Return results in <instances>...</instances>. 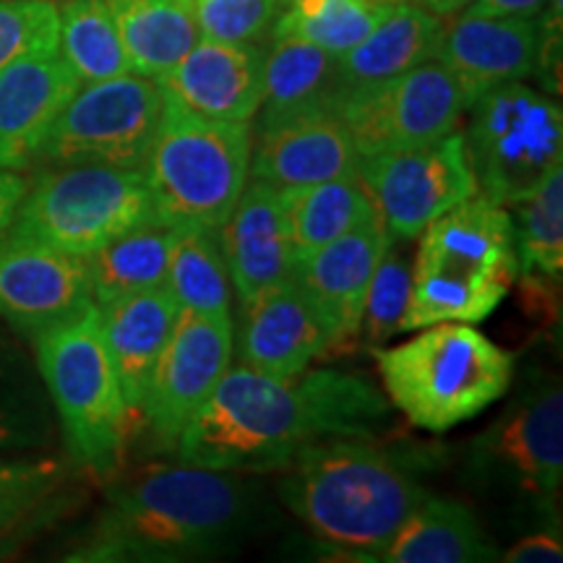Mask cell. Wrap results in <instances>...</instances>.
Wrapping results in <instances>:
<instances>
[{"label": "cell", "mask_w": 563, "mask_h": 563, "mask_svg": "<svg viewBox=\"0 0 563 563\" xmlns=\"http://www.w3.org/2000/svg\"><path fill=\"white\" fill-rule=\"evenodd\" d=\"M287 0H194L201 37L222 42H258L272 34Z\"/></svg>", "instance_id": "obj_35"}, {"label": "cell", "mask_w": 563, "mask_h": 563, "mask_svg": "<svg viewBox=\"0 0 563 563\" xmlns=\"http://www.w3.org/2000/svg\"><path fill=\"white\" fill-rule=\"evenodd\" d=\"M470 470L532 498H553L563 481V389L555 378L527 384L470 443Z\"/></svg>", "instance_id": "obj_13"}, {"label": "cell", "mask_w": 563, "mask_h": 563, "mask_svg": "<svg viewBox=\"0 0 563 563\" xmlns=\"http://www.w3.org/2000/svg\"><path fill=\"white\" fill-rule=\"evenodd\" d=\"M0 167H3V165H0Z\"/></svg>", "instance_id": "obj_44"}, {"label": "cell", "mask_w": 563, "mask_h": 563, "mask_svg": "<svg viewBox=\"0 0 563 563\" xmlns=\"http://www.w3.org/2000/svg\"><path fill=\"white\" fill-rule=\"evenodd\" d=\"M386 394L336 368L277 378L230 365L207 405L180 433V462L211 470H285L295 456L332 439H376L389 422Z\"/></svg>", "instance_id": "obj_1"}, {"label": "cell", "mask_w": 563, "mask_h": 563, "mask_svg": "<svg viewBox=\"0 0 563 563\" xmlns=\"http://www.w3.org/2000/svg\"><path fill=\"white\" fill-rule=\"evenodd\" d=\"M415 332L394 347H371L389 405L415 428L446 433L511 389L514 355L473 323L443 321Z\"/></svg>", "instance_id": "obj_5"}, {"label": "cell", "mask_w": 563, "mask_h": 563, "mask_svg": "<svg viewBox=\"0 0 563 563\" xmlns=\"http://www.w3.org/2000/svg\"><path fill=\"white\" fill-rule=\"evenodd\" d=\"M464 131L477 194L509 209L563 167L561 104L525 81L498 84L470 102Z\"/></svg>", "instance_id": "obj_9"}, {"label": "cell", "mask_w": 563, "mask_h": 563, "mask_svg": "<svg viewBox=\"0 0 563 563\" xmlns=\"http://www.w3.org/2000/svg\"><path fill=\"white\" fill-rule=\"evenodd\" d=\"M251 150V121H214L165 97L141 167L154 217L175 230H220L249 183Z\"/></svg>", "instance_id": "obj_7"}, {"label": "cell", "mask_w": 563, "mask_h": 563, "mask_svg": "<svg viewBox=\"0 0 563 563\" xmlns=\"http://www.w3.org/2000/svg\"><path fill=\"white\" fill-rule=\"evenodd\" d=\"M232 292L249 302L258 292L295 279V251L282 194L272 183L249 178L235 209L217 230Z\"/></svg>", "instance_id": "obj_19"}, {"label": "cell", "mask_w": 563, "mask_h": 563, "mask_svg": "<svg viewBox=\"0 0 563 563\" xmlns=\"http://www.w3.org/2000/svg\"><path fill=\"white\" fill-rule=\"evenodd\" d=\"M232 352H235L232 316L217 319V316L178 311L139 412L154 443H159L162 449L178 446L180 433L207 405L224 371L232 365Z\"/></svg>", "instance_id": "obj_14"}, {"label": "cell", "mask_w": 563, "mask_h": 563, "mask_svg": "<svg viewBox=\"0 0 563 563\" xmlns=\"http://www.w3.org/2000/svg\"><path fill=\"white\" fill-rule=\"evenodd\" d=\"M51 3H60V0H51Z\"/></svg>", "instance_id": "obj_43"}, {"label": "cell", "mask_w": 563, "mask_h": 563, "mask_svg": "<svg viewBox=\"0 0 563 563\" xmlns=\"http://www.w3.org/2000/svg\"><path fill=\"white\" fill-rule=\"evenodd\" d=\"M97 308H100L102 336L121 378L125 402L136 415L150 391L152 373L157 368L180 306L167 287H154L146 292L97 302Z\"/></svg>", "instance_id": "obj_23"}, {"label": "cell", "mask_w": 563, "mask_h": 563, "mask_svg": "<svg viewBox=\"0 0 563 563\" xmlns=\"http://www.w3.org/2000/svg\"><path fill=\"white\" fill-rule=\"evenodd\" d=\"M443 26L446 24L441 16L415 0L394 9L368 37L336 58L342 95L347 89L391 79L422 63L435 60Z\"/></svg>", "instance_id": "obj_25"}, {"label": "cell", "mask_w": 563, "mask_h": 563, "mask_svg": "<svg viewBox=\"0 0 563 563\" xmlns=\"http://www.w3.org/2000/svg\"><path fill=\"white\" fill-rule=\"evenodd\" d=\"M282 498L321 540L378 561L428 490L412 464L373 439L316 443L287 464Z\"/></svg>", "instance_id": "obj_3"}, {"label": "cell", "mask_w": 563, "mask_h": 563, "mask_svg": "<svg viewBox=\"0 0 563 563\" xmlns=\"http://www.w3.org/2000/svg\"><path fill=\"white\" fill-rule=\"evenodd\" d=\"M144 170L110 165H55L26 186L5 230L87 258L136 224L152 220Z\"/></svg>", "instance_id": "obj_8"}, {"label": "cell", "mask_w": 563, "mask_h": 563, "mask_svg": "<svg viewBox=\"0 0 563 563\" xmlns=\"http://www.w3.org/2000/svg\"><path fill=\"white\" fill-rule=\"evenodd\" d=\"M389 241L382 217L373 214L295 266V282L319 313L332 347L361 334L365 295Z\"/></svg>", "instance_id": "obj_17"}, {"label": "cell", "mask_w": 563, "mask_h": 563, "mask_svg": "<svg viewBox=\"0 0 563 563\" xmlns=\"http://www.w3.org/2000/svg\"><path fill=\"white\" fill-rule=\"evenodd\" d=\"M361 154L350 131L334 110L292 118L253 136L249 178L277 188L313 186V183L357 175Z\"/></svg>", "instance_id": "obj_21"}, {"label": "cell", "mask_w": 563, "mask_h": 563, "mask_svg": "<svg viewBox=\"0 0 563 563\" xmlns=\"http://www.w3.org/2000/svg\"><path fill=\"white\" fill-rule=\"evenodd\" d=\"M470 3H473V0H422V5L441 19L460 16V13L467 9Z\"/></svg>", "instance_id": "obj_41"}, {"label": "cell", "mask_w": 563, "mask_h": 563, "mask_svg": "<svg viewBox=\"0 0 563 563\" xmlns=\"http://www.w3.org/2000/svg\"><path fill=\"white\" fill-rule=\"evenodd\" d=\"M402 332L431 323H481L519 277L511 209L475 194L420 232Z\"/></svg>", "instance_id": "obj_4"}, {"label": "cell", "mask_w": 563, "mask_h": 563, "mask_svg": "<svg viewBox=\"0 0 563 563\" xmlns=\"http://www.w3.org/2000/svg\"><path fill=\"white\" fill-rule=\"evenodd\" d=\"M165 97L159 84L139 74L81 84L34 146L32 162L110 165L141 170L157 133Z\"/></svg>", "instance_id": "obj_10"}, {"label": "cell", "mask_w": 563, "mask_h": 563, "mask_svg": "<svg viewBox=\"0 0 563 563\" xmlns=\"http://www.w3.org/2000/svg\"><path fill=\"white\" fill-rule=\"evenodd\" d=\"M407 0H287L272 40H300L340 58Z\"/></svg>", "instance_id": "obj_30"}, {"label": "cell", "mask_w": 563, "mask_h": 563, "mask_svg": "<svg viewBox=\"0 0 563 563\" xmlns=\"http://www.w3.org/2000/svg\"><path fill=\"white\" fill-rule=\"evenodd\" d=\"M506 563H561L563 543L559 532H532L501 555Z\"/></svg>", "instance_id": "obj_38"}, {"label": "cell", "mask_w": 563, "mask_h": 563, "mask_svg": "<svg viewBox=\"0 0 563 563\" xmlns=\"http://www.w3.org/2000/svg\"><path fill=\"white\" fill-rule=\"evenodd\" d=\"M34 347L70 456L100 481H112L125 462L136 415L104 344L97 302L34 334Z\"/></svg>", "instance_id": "obj_6"}, {"label": "cell", "mask_w": 563, "mask_h": 563, "mask_svg": "<svg viewBox=\"0 0 563 563\" xmlns=\"http://www.w3.org/2000/svg\"><path fill=\"white\" fill-rule=\"evenodd\" d=\"M561 40V0H551L538 16H470L460 13L443 26L435 60L460 79L473 102L498 84L525 81L551 60Z\"/></svg>", "instance_id": "obj_15"}, {"label": "cell", "mask_w": 563, "mask_h": 563, "mask_svg": "<svg viewBox=\"0 0 563 563\" xmlns=\"http://www.w3.org/2000/svg\"><path fill=\"white\" fill-rule=\"evenodd\" d=\"M58 53L81 84L133 74L115 19L104 0H60Z\"/></svg>", "instance_id": "obj_31"}, {"label": "cell", "mask_w": 563, "mask_h": 563, "mask_svg": "<svg viewBox=\"0 0 563 563\" xmlns=\"http://www.w3.org/2000/svg\"><path fill=\"white\" fill-rule=\"evenodd\" d=\"M514 251L525 279L561 282L563 272V167L530 196L511 203Z\"/></svg>", "instance_id": "obj_33"}, {"label": "cell", "mask_w": 563, "mask_h": 563, "mask_svg": "<svg viewBox=\"0 0 563 563\" xmlns=\"http://www.w3.org/2000/svg\"><path fill=\"white\" fill-rule=\"evenodd\" d=\"M9 443H13V431L9 426H5L3 420H0V449L9 446Z\"/></svg>", "instance_id": "obj_42"}, {"label": "cell", "mask_w": 563, "mask_h": 563, "mask_svg": "<svg viewBox=\"0 0 563 563\" xmlns=\"http://www.w3.org/2000/svg\"><path fill=\"white\" fill-rule=\"evenodd\" d=\"M58 47V3L0 0V68L21 55Z\"/></svg>", "instance_id": "obj_36"}, {"label": "cell", "mask_w": 563, "mask_h": 563, "mask_svg": "<svg viewBox=\"0 0 563 563\" xmlns=\"http://www.w3.org/2000/svg\"><path fill=\"white\" fill-rule=\"evenodd\" d=\"M115 19L131 70L162 76L201 40L194 0H104Z\"/></svg>", "instance_id": "obj_27"}, {"label": "cell", "mask_w": 563, "mask_h": 563, "mask_svg": "<svg viewBox=\"0 0 563 563\" xmlns=\"http://www.w3.org/2000/svg\"><path fill=\"white\" fill-rule=\"evenodd\" d=\"M357 178L394 241H418L428 224L477 194L462 131L410 146L361 157Z\"/></svg>", "instance_id": "obj_12"}, {"label": "cell", "mask_w": 563, "mask_h": 563, "mask_svg": "<svg viewBox=\"0 0 563 563\" xmlns=\"http://www.w3.org/2000/svg\"><path fill=\"white\" fill-rule=\"evenodd\" d=\"M264 55L256 42L201 37L157 84L167 100L196 115L253 123L264 91Z\"/></svg>", "instance_id": "obj_18"}, {"label": "cell", "mask_w": 563, "mask_h": 563, "mask_svg": "<svg viewBox=\"0 0 563 563\" xmlns=\"http://www.w3.org/2000/svg\"><path fill=\"white\" fill-rule=\"evenodd\" d=\"M551 0H473L462 13L470 16H538Z\"/></svg>", "instance_id": "obj_39"}, {"label": "cell", "mask_w": 563, "mask_h": 563, "mask_svg": "<svg viewBox=\"0 0 563 563\" xmlns=\"http://www.w3.org/2000/svg\"><path fill=\"white\" fill-rule=\"evenodd\" d=\"M249 488L230 470L150 464L108 493V506L70 561L178 563L217 559L241 538Z\"/></svg>", "instance_id": "obj_2"}, {"label": "cell", "mask_w": 563, "mask_h": 563, "mask_svg": "<svg viewBox=\"0 0 563 563\" xmlns=\"http://www.w3.org/2000/svg\"><path fill=\"white\" fill-rule=\"evenodd\" d=\"M340 97L336 55L300 40H272V51L264 55L258 131L313 112H336Z\"/></svg>", "instance_id": "obj_24"}, {"label": "cell", "mask_w": 563, "mask_h": 563, "mask_svg": "<svg viewBox=\"0 0 563 563\" xmlns=\"http://www.w3.org/2000/svg\"><path fill=\"white\" fill-rule=\"evenodd\" d=\"M26 186H30V180H26L19 170L0 167V232L11 224L13 214H16L19 201L24 199Z\"/></svg>", "instance_id": "obj_40"}, {"label": "cell", "mask_w": 563, "mask_h": 563, "mask_svg": "<svg viewBox=\"0 0 563 563\" xmlns=\"http://www.w3.org/2000/svg\"><path fill=\"white\" fill-rule=\"evenodd\" d=\"M165 287L180 311L232 316V282L217 230H178Z\"/></svg>", "instance_id": "obj_32"}, {"label": "cell", "mask_w": 563, "mask_h": 563, "mask_svg": "<svg viewBox=\"0 0 563 563\" xmlns=\"http://www.w3.org/2000/svg\"><path fill=\"white\" fill-rule=\"evenodd\" d=\"M279 194L292 238L295 266L313 251L378 214L357 175H344L313 186L279 188Z\"/></svg>", "instance_id": "obj_28"}, {"label": "cell", "mask_w": 563, "mask_h": 563, "mask_svg": "<svg viewBox=\"0 0 563 563\" xmlns=\"http://www.w3.org/2000/svg\"><path fill=\"white\" fill-rule=\"evenodd\" d=\"M175 238L178 230L152 217L87 256L95 302L165 287Z\"/></svg>", "instance_id": "obj_29"}, {"label": "cell", "mask_w": 563, "mask_h": 563, "mask_svg": "<svg viewBox=\"0 0 563 563\" xmlns=\"http://www.w3.org/2000/svg\"><path fill=\"white\" fill-rule=\"evenodd\" d=\"M79 89L81 79L58 47L5 63L0 68V165L24 170L42 133Z\"/></svg>", "instance_id": "obj_22"}, {"label": "cell", "mask_w": 563, "mask_h": 563, "mask_svg": "<svg viewBox=\"0 0 563 563\" xmlns=\"http://www.w3.org/2000/svg\"><path fill=\"white\" fill-rule=\"evenodd\" d=\"M412 290V264L397 249V241L386 245L382 262L373 272L365 308L361 319V334L368 347H382L394 334L402 332V321L410 306Z\"/></svg>", "instance_id": "obj_34"}, {"label": "cell", "mask_w": 563, "mask_h": 563, "mask_svg": "<svg viewBox=\"0 0 563 563\" xmlns=\"http://www.w3.org/2000/svg\"><path fill=\"white\" fill-rule=\"evenodd\" d=\"M58 477L55 460L0 462V538L51 496Z\"/></svg>", "instance_id": "obj_37"}, {"label": "cell", "mask_w": 563, "mask_h": 563, "mask_svg": "<svg viewBox=\"0 0 563 563\" xmlns=\"http://www.w3.org/2000/svg\"><path fill=\"white\" fill-rule=\"evenodd\" d=\"M378 561L490 563L501 555L467 506L428 493Z\"/></svg>", "instance_id": "obj_26"}, {"label": "cell", "mask_w": 563, "mask_h": 563, "mask_svg": "<svg viewBox=\"0 0 563 563\" xmlns=\"http://www.w3.org/2000/svg\"><path fill=\"white\" fill-rule=\"evenodd\" d=\"M89 302L95 298L87 258L0 232V316L5 321L37 334L81 313Z\"/></svg>", "instance_id": "obj_16"}, {"label": "cell", "mask_w": 563, "mask_h": 563, "mask_svg": "<svg viewBox=\"0 0 563 563\" xmlns=\"http://www.w3.org/2000/svg\"><path fill=\"white\" fill-rule=\"evenodd\" d=\"M243 321L238 334L241 363L266 376L290 378L308 371L332 350L327 329L311 300L295 279L241 302Z\"/></svg>", "instance_id": "obj_20"}, {"label": "cell", "mask_w": 563, "mask_h": 563, "mask_svg": "<svg viewBox=\"0 0 563 563\" xmlns=\"http://www.w3.org/2000/svg\"><path fill=\"white\" fill-rule=\"evenodd\" d=\"M462 84L439 60L391 76V79L347 89L336 115L350 131L361 157L410 150L446 136L467 112Z\"/></svg>", "instance_id": "obj_11"}]
</instances>
